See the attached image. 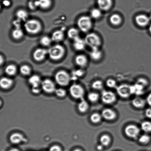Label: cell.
<instances>
[{"label": "cell", "mask_w": 151, "mask_h": 151, "mask_svg": "<svg viewBox=\"0 0 151 151\" xmlns=\"http://www.w3.org/2000/svg\"><path fill=\"white\" fill-rule=\"evenodd\" d=\"M65 49L63 45L60 44L53 46L48 50V55L52 60H58L64 57Z\"/></svg>", "instance_id": "cell-1"}, {"label": "cell", "mask_w": 151, "mask_h": 151, "mask_svg": "<svg viewBox=\"0 0 151 151\" xmlns=\"http://www.w3.org/2000/svg\"><path fill=\"white\" fill-rule=\"evenodd\" d=\"M25 30L28 33L36 35L42 30V26L40 22L36 19L26 21L24 25Z\"/></svg>", "instance_id": "cell-2"}, {"label": "cell", "mask_w": 151, "mask_h": 151, "mask_svg": "<svg viewBox=\"0 0 151 151\" xmlns=\"http://www.w3.org/2000/svg\"><path fill=\"white\" fill-rule=\"evenodd\" d=\"M77 25L81 32L84 33L88 32L92 27L93 22L91 18L87 16H81L78 19Z\"/></svg>", "instance_id": "cell-3"}, {"label": "cell", "mask_w": 151, "mask_h": 151, "mask_svg": "<svg viewBox=\"0 0 151 151\" xmlns=\"http://www.w3.org/2000/svg\"><path fill=\"white\" fill-rule=\"evenodd\" d=\"M84 40L86 45L91 49L99 48L101 44L100 37L97 34L93 32L88 34Z\"/></svg>", "instance_id": "cell-4"}, {"label": "cell", "mask_w": 151, "mask_h": 151, "mask_svg": "<svg viewBox=\"0 0 151 151\" xmlns=\"http://www.w3.org/2000/svg\"><path fill=\"white\" fill-rule=\"evenodd\" d=\"M55 78L57 83L61 86H66L68 85L71 79V76L66 71H59L56 73Z\"/></svg>", "instance_id": "cell-5"}, {"label": "cell", "mask_w": 151, "mask_h": 151, "mask_svg": "<svg viewBox=\"0 0 151 151\" xmlns=\"http://www.w3.org/2000/svg\"><path fill=\"white\" fill-rule=\"evenodd\" d=\"M69 92L70 95L73 98L77 99H83L84 90L83 88L79 84H72L69 88Z\"/></svg>", "instance_id": "cell-6"}, {"label": "cell", "mask_w": 151, "mask_h": 151, "mask_svg": "<svg viewBox=\"0 0 151 151\" xmlns=\"http://www.w3.org/2000/svg\"><path fill=\"white\" fill-rule=\"evenodd\" d=\"M117 93L120 97L126 99L132 95L131 86L127 84H122L116 88Z\"/></svg>", "instance_id": "cell-7"}, {"label": "cell", "mask_w": 151, "mask_h": 151, "mask_svg": "<svg viewBox=\"0 0 151 151\" xmlns=\"http://www.w3.org/2000/svg\"><path fill=\"white\" fill-rule=\"evenodd\" d=\"M124 132L127 137L132 139H136L139 134L140 130L137 126L131 124L125 127Z\"/></svg>", "instance_id": "cell-8"}, {"label": "cell", "mask_w": 151, "mask_h": 151, "mask_svg": "<svg viewBox=\"0 0 151 151\" xmlns=\"http://www.w3.org/2000/svg\"><path fill=\"white\" fill-rule=\"evenodd\" d=\"M41 87L45 93L48 94H51L55 93L56 90L55 84L49 79H46L42 81L41 84Z\"/></svg>", "instance_id": "cell-9"}, {"label": "cell", "mask_w": 151, "mask_h": 151, "mask_svg": "<svg viewBox=\"0 0 151 151\" xmlns=\"http://www.w3.org/2000/svg\"><path fill=\"white\" fill-rule=\"evenodd\" d=\"M101 98L102 102L106 104H111L116 100V96L111 91H105L102 93Z\"/></svg>", "instance_id": "cell-10"}, {"label": "cell", "mask_w": 151, "mask_h": 151, "mask_svg": "<svg viewBox=\"0 0 151 151\" xmlns=\"http://www.w3.org/2000/svg\"><path fill=\"white\" fill-rule=\"evenodd\" d=\"M135 21L137 26L142 27H145L147 26L150 22L149 16L144 14L137 15L136 16Z\"/></svg>", "instance_id": "cell-11"}, {"label": "cell", "mask_w": 151, "mask_h": 151, "mask_svg": "<svg viewBox=\"0 0 151 151\" xmlns=\"http://www.w3.org/2000/svg\"><path fill=\"white\" fill-rule=\"evenodd\" d=\"M48 55V50L45 49L39 48L34 52L33 58L35 61L41 62Z\"/></svg>", "instance_id": "cell-12"}, {"label": "cell", "mask_w": 151, "mask_h": 151, "mask_svg": "<svg viewBox=\"0 0 151 151\" xmlns=\"http://www.w3.org/2000/svg\"><path fill=\"white\" fill-rule=\"evenodd\" d=\"M98 6L102 11H107L112 8V0H97Z\"/></svg>", "instance_id": "cell-13"}, {"label": "cell", "mask_w": 151, "mask_h": 151, "mask_svg": "<svg viewBox=\"0 0 151 151\" xmlns=\"http://www.w3.org/2000/svg\"><path fill=\"white\" fill-rule=\"evenodd\" d=\"M102 117L108 121H112L115 119L116 116V113L112 109H106L102 111Z\"/></svg>", "instance_id": "cell-14"}, {"label": "cell", "mask_w": 151, "mask_h": 151, "mask_svg": "<svg viewBox=\"0 0 151 151\" xmlns=\"http://www.w3.org/2000/svg\"><path fill=\"white\" fill-rule=\"evenodd\" d=\"M24 140L23 134L19 133H13L9 137L10 142L15 145L20 144L24 142Z\"/></svg>", "instance_id": "cell-15"}, {"label": "cell", "mask_w": 151, "mask_h": 151, "mask_svg": "<svg viewBox=\"0 0 151 151\" xmlns=\"http://www.w3.org/2000/svg\"><path fill=\"white\" fill-rule=\"evenodd\" d=\"M86 45L85 40L82 39L80 37L73 40V47L77 51H82L85 48Z\"/></svg>", "instance_id": "cell-16"}, {"label": "cell", "mask_w": 151, "mask_h": 151, "mask_svg": "<svg viewBox=\"0 0 151 151\" xmlns=\"http://www.w3.org/2000/svg\"><path fill=\"white\" fill-rule=\"evenodd\" d=\"M13 84V80L7 77H3L0 81V86L3 89H9L12 87Z\"/></svg>", "instance_id": "cell-17"}, {"label": "cell", "mask_w": 151, "mask_h": 151, "mask_svg": "<svg viewBox=\"0 0 151 151\" xmlns=\"http://www.w3.org/2000/svg\"><path fill=\"white\" fill-rule=\"evenodd\" d=\"M75 63L77 65L81 68L85 67L88 63V60L85 55L83 54L76 56L75 59Z\"/></svg>", "instance_id": "cell-18"}, {"label": "cell", "mask_w": 151, "mask_h": 151, "mask_svg": "<svg viewBox=\"0 0 151 151\" xmlns=\"http://www.w3.org/2000/svg\"><path fill=\"white\" fill-rule=\"evenodd\" d=\"M28 81L29 83L32 86V88L39 87L42 81L40 77L37 75L32 76L29 78Z\"/></svg>", "instance_id": "cell-19"}, {"label": "cell", "mask_w": 151, "mask_h": 151, "mask_svg": "<svg viewBox=\"0 0 151 151\" xmlns=\"http://www.w3.org/2000/svg\"><path fill=\"white\" fill-rule=\"evenodd\" d=\"M90 55L92 60L97 61L101 59L103 57V53L99 48L91 49Z\"/></svg>", "instance_id": "cell-20"}, {"label": "cell", "mask_w": 151, "mask_h": 151, "mask_svg": "<svg viewBox=\"0 0 151 151\" xmlns=\"http://www.w3.org/2000/svg\"><path fill=\"white\" fill-rule=\"evenodd\" d=\"M64 38V34L63 31L58 30L55 31L51 35V39L53 42H60L63 40Z\"/></svg>", "instance_id": "cell-21"}, {"label": "cell", "mask_w": 151, "mask_h": 151, "mask_svg": "<svg viewBox=\"0 0 151 151\" xmlns=\"http://www.w3.org/2000/svg\"><path fill=\"white\" fill-rule=\"evenodd\" d=\"M132 94L139 96L144 93L145 87L141 85L136 83L134 85L131 86Z\"/></svg>", "instance_id": "cell-22"}, {"label": "cell", "mask_w": 151, "mask_h": 151, "mask_svg": "<svg viewBox=\"0 0 151 151\" xmlns=\"http://www.w3.org/2000/svg\"><path fill=\"white\" fill-rule=\"evenodd\" d=\"M109 22L114 26H119L122 23V18L119 14H114L110 16Z\"/></svg>", "instance_id": "cell-23"}, {"label": "cell", "mask_w": 151, "mask_h": 151, "mask_svg": "<svg viewBox=\"0 0 151 151\" xmlns=\"http://www.w3.org/2000/svg\"><path fill=\"white\" fill-rule=\"evenodd\" d=\"M146 101L141 97H136L132 101V104L137 109H141L145 106Z\"/></svg>", "instance_id": "cell-24"}, {"label": "cell", "mask_w": 151, "mask_h": 151, "mask_svg": "<svg viewBox=\"0 0 151 151\" xmlns=\"http://www.w3.org/2000/svg\"><path fill=\"white\" fill-rule=\"evenodd\" d=\"M78 111L81 113H85L88 109V103L83 99H81L78 104Z\"/></svg>", "instance_id": "cell-25"}, {"label": "cell", "mask_w": 151, "mask_h": 151, "mask_svg": "<svg viewBox=\"0 0 151 151\" xmlns=\"http://www.w3.org/2000/svg\"><path fill=\"white\" fill-rule=\"evenodd\" d=\"M36 2L38 7L43 9L49 8L52 4L51 0H37Z\"/></svg>", "instance_id": "cell-26"}, {"label": "cell", "mask_w": 151, "mask_h": 151, "mask_svg": "<svg viewBox=\"0 0 151 151\" xmlns=\"http://www.w3.org/2000/svg\"><path fill=\"white\" fill-rule=\"evenodd\" d=\"M12 35L14 39L16 40H20L23 36V32L20 28H16L12 31Z\"/></svg>", "instance_id": "cell-27"}, {"label": "cell", "mask_w": 151, "mask_h": 151, "mask_svg": "<svg viewBox=\"0 0 151 151\" xmlns=\"http://www.w3.org/2000/svg\"><path fill=\"white\" fill-rule=\"evenodd\" d=\"M16 16L18 19L21 21H26L28 17V13L24 10L20 9L18 10L16 13Z\"/></svg>", "instance_id": "cell-28"}, {"label": "cell", "mask_w": 151, "mask_h": 151, "mask_svg": "<svg viewBox=\"0 0 151 151\" xmlns=\"http://www.w3.org/2000/svg\"><path fill=\"white\" fill-rule=\"evenodd\" d=\"M5 72L7 75L10 76H13L17 73V67L14 65H9L6 67Z\"/></svg>", "instance_id": "cell-29"}, {"label": "cell", "mask_w": 151, "mask_h": 151, "mask_svg": "<svg viewBox=\"0 0 151 151\" xmlns=\"http://www.w3.org/2000/svg\"><path fill=\"white\" fill-rule=\"evenodd\" d=\"M102 10L99 8H94L90 12V17L91 19H98L101 17L102 15Z\"/></svg>", "instance_id": "cell-30"}, {"label": "cell", "mask_w": 151, "mask_h": 151, "mask_svg": "<svg viewBox=\"0 0 151 151\" xmlns=\"http://www.w3.org/2000/svg\"><path fill=\"white\" fill-rule=\"evenodd\" d=\"M79 31L75 28H72L68 32V35L70 39L75 40L79 36Z\"/></svg>", "instance_id": "cell-31"}, {"label": "cell", "mask_w": 151, "mask_h": 151, "mask_svg": "<svg viewBox=\"0 0 151 151\" xmlns=\"http://www.w3.org/2000/svg\"><path fill=\"white\" fill-rule=\"evenodd\" d=\"M111 141V139L109 136L107 134H104L101 137L100 142L101 144L103 146L109 145Z\"/></svg>", "instance_id": "cell-32"}, {"label": "cell", "mask_w": 151, "mask_h": 151, "mask_svg": "<svg viewBox=\"0 0 151 151\" xmlns=\"http://www.w3.org/2000/svg\"><path fill=\"white\" fill-rule=\"evenodd\" d=\"M141 127L142 130L145 132H151V122L149 121H144L142 122Z\"/></svg>", "instance_id": "cell-33"}, {"label": "cell", "mask_w": 151, "mask_h": 151, "mask_svg": "<svg viewBox=\"0 0 151 151\" xmlns=\"http://www.w3.org/2000/svg\"><path fill=\"white\" fill-rule=\"evenodd\" d=\"M20 71L22 75L26 76L30 75L32 72L30 67L26 65H24L21 66Z\"/></svg>", "instance_id": "cell-34"}, {"label": "cell", "mask_w": 151, "mask_h": 151, "mask_svg": "<svg viewBox=\"0 0 151 151\" xmlns=\"http://www.w3.org/2000/svg\"><path fill=\"white\" fill-rule=\"evenodd\" d=\"M102 115L97 113L92 114L90 116V119L91 122L94 124H98L100 122L102 119Z\"/></svg>", "instance_id": "cell-35"}, {"label": "cell", "mask_w": 151, "mask_h": 151, "mask_svg": "<svg viewBox=\"0 0 151 151\" xmlns=\"http://www.w3.org/2000/svg\"><path fill=\"white\" fill-rule=\"evenodd\" d=\"M52 41L51 37L47 36H44L41 38L40 42L41 45L44 46L48 47L50 45Z\"/></svg>", "instance_id": "cell-36"}, {"label": "cell", "mask_w": 151, "mask_h": 151, "mask_svg": "<svg viewBox=\"0 0 151 151\" xmlns=\"http://www.w3.org/2000/svg\"><path fill=\"white\" fill-rule=\"evenodd\" d=\"M84 71L81 69L74 70L72 74V76L71 77V79L73 81L77 79L78 78L82 76L84 74Z\"/></svg>", "instance_id": "cell-37"}, {"label": "cell", "mask_w": 151, "mask_h": 151, "mask_svg": "<svg viewBox=\"0 0 151 151\" xmlns=\"http://www.w3.org/2000/svg\"><path fill=\"white\" fill-rule=\"evenodd\" d=\"M99 98V94L95 92L90 93L88 95V100L92 103H95L97 102Z\"/></svg>", "instance_id": "cell-38"}, {"label": "cell", "mask_w": 151, "mask_h": 151, "mask_svg": "<svg viewBox=\"0 0 151 151\" xmlns=\"http://www.w3.org/2000/svg\"><path fill=\"white\" fill-rule=\"evenodd\" d=\"M150 140V136L147 134H143L139 139V142L142 144H146L149 142Z\"/></svg>", "instance_id": "cell-39"}, {"label": "cell", "mask_w": 151, "mask_h": 151, "mask_svg": "<svg viewBox=\"0 0 151 151\" xmlns=\"http://www.w3.org/2000/svg\"><path fill=\"white\" fill-rule=\"evenodd\" d=\"M103 87V82L99 80L94 81L92 84V87L94 89L100 90Z\"/></svg>", "instance_id": "cell-40"}, {"label": "cell", "mask_w": 151, "mask_h": 151, "mask_svg": "<svg viewBox=\"0 0 151 151\" xmlns=\"http://www.w3.org/2000/svg\"><path fill=\"white\" fill-rule=\"evenodd\" d=\"M55 93L56 95L59 98H63L65 97L66 95V91L63 88L56 89Z\"/></svg>", "instance_id": "cell-41"}, {"label": "cell", "mask_w": 151, "mask_h": 151, "mask_svg": "<svg viewBox=\"0 0 151 151\" xmlns=\"http://www.w3.org/2000/svg\"><path fill=\"white\" fill-rule=\"evenodd\" d=\"M106 86L109 88H116V83L114 80L112 79H109L106 81Z\"/></svg>", "instance_id": "cell-42"}, {"label": "cell", "mask_w": 151, "mask_h": 151, "mask_svg": "<svg viewBox=\"0 0 151 151\" xmlns=\"http://www.w3.org/2000/svg\"><path fill=\"white\" fill-rule=\"evenodd\" d=\"M136 83L142 86L145 88L147 86L148 84V82L147 80L145 78H139V79H137Z\"/></svg>", "instance_id": "cell-43"}, {"label": "cell", "mask_w": 151, "mask_h": 151, "mask_svg": "<svg viewBox=\"0 0 151 151\" xmlns=\"http://www.w3.org/2000/svg\"><path fill=\"white\" fill-rule=\"evenodd\" d=\"M29 7L31 10H34L37 7V5L36 1H31L29 3Z\"/></svg>", "instance_id": "cell-44"}, {"label": "cell", "mask_w": 151, "mask_h": 151, "mask_svg": "<svg viewBox=\"0 0 151 151\" xmlns=\"http://www.w3.org/2000/svg\"><path fill=\"white\" fill-rule=\"evenodd\" d=\"M49 151H62V149L58 145H54L50 148Z\"/></svg>", "instance_id": "cell-45"}, {"label": "cell", "mask_w": 151, "mask_h": 151, "mask_svg": "<svg viewBox=\"0 0 151 151\" xmlns=\"http://www.w3.org/2000/svg\"><path fill=\"white\" fill-rule=\"evenodd\" d=\"M41 90L39 87H36V88H32V92L34 94H37L41 92Z\"/></svg>", "instance_id": "cell-46"}, {"label": "cell", "mask_w": 151, "mask_h": 151, "mask_svg": "<svg viewBox=\"0 0 151 151\" xmlns=\"http://www.w3.org/2000/svg\"><path fill=\"white\" fill-rule=\"evenodd\" d=\"M145 114L147 118L151 119V109L149 108L146 109Z\"/></svg>", "instance_id": "cell-47"}, {"label": "cell", "mask_w": 151, "mask_h": 151, "mask_svg": "<svg viewBox=\"0 0 151 151\" xmlns=\"http://www.w3.org/2000/svg\"><path fill=\"white\" fill-rule=\"evenodd\" d=\"M146 102L149 106H151V93L147 96V99H146Z\"/></svg>", "instance_id": "cell-48"}, {"label": "cell", "mask_w": 151, "mask_h": 151, "mask_svg": "<svg viewBox=\"0 0 151 151\" xmlns=\"http://www.w3.org/2000/svg\"><path fill=\"white\" fill-rule=\"evenodd\" d=\"M11 3L9 0H4L3 1V4L6 7L9 6L10 5Z\"/></svg>", "instance_id": "cell-49"}, {"label": "cell", "mask_w": 151, "mask_h": 151, "mask_svg": "<svg viewBox=\"0 0 151 151\" xmlns=\"http://www.w3.org/2000/svg\"><path fill=\"white\" fill-rule=\"evenodd\" d=\"M103 146L102 145H99L97 146V149L99 151H101L103 150Z\"/></svg>", "instance_id": "cell-50"}, {"label": "cell", "mask_w": 151, "mask_h": 151, "mask_svg": "<svg viewBox=\"0 0 151 151\" xmlns=\"http://www.w3.org/2000/svg\"><path fill=\"white\" fill-rule=\"evenodd\" d=\"M1 60H0V61H1V65L4 63V59L2 55H1Z\"/></svg>", "instance_id": "cell-51"}, {"label": "cell", "mask_w": 151, "mask_h": 151, "mask_svg": "<svg viewBox=\"0 0 151 151\" xmlns=\"http://www.w3.org/2000/svg\"><path fill=\"white\" fill-rule=\"evenodd\" d=\"M9 151H20L19 150V149L16 148H12L10 149Z\"/></svg>", "instance_id": "cell-52"}, {"label": "cell", "mask_w": 151, "mask_h": 151, "mask_svg": "<svg viewBox=\"0 0 151 151\" xmlns=\"http://www.w3.org/2000/svg\"><path fill=\"white\" fill-rule=\"evenodd\" d=\"M149 32H150V33L151 34V24H150V26H149Z\"/></svg>", "instance_id": "cell-53"}, {"label": "cell", "mask_w": 151, "mask_h": 151, "mask_svg": "<svg viewBox=\"0 0 151 151\" xmlns=\"http://www.w3.org/2000/svg\"><path fill=\"white\" fill-rule=\"evenodd\" d=\"M73 151H82L79 149H75V150H74Z\"/></svg>", "instance_id": "cell-54"}, {"label": "cell", "mask_w": 151, "mask_h": 151, "mask_svg": "<svg viewBox=\"0 0 151 151\" xmlns=\"http://www.w3.org/2000/svg\"><path fill=\"white\" fill-rule=\"evenodd\" d=\"M149 18L150 19V21H151V14H150V16H149Z\"/></svg>", "instance_id": "cell-55"}]
</instances>
